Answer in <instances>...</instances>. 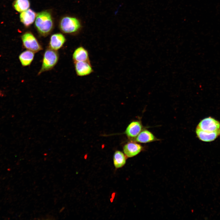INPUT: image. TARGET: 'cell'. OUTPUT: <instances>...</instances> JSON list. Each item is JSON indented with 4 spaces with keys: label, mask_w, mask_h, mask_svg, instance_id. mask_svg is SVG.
Segmentation results:
<instances>
[{
    "label": "cell",
    "mask_w": 220,
    "mask_h": 220,
    "mask_svg": "<svg viewBox=\"0 0 220 220\" xmlns=\"http://www.w3.org/2000/svg\"><path fill=\"white\" fill-rule=\"evenodd\" d=\"M59 27L63 32L73 34L80 31L82 25L80 21L77 18L66 16L62 18L59 23Z\"/></svg>",
    "instance_id": "cell-3"
},
{
    "label": "cell",
    "mask_w": 220,
    "mask_h": 220,
    "mask_svg": "<svg viewBox=\"0 0 220 220\" xmlns=\"http://www.w3.org/2000/svg\"><path fill=\"white\" fill-rule=\"evenodd\" d=\"M59 59V54L57 51L48 47L43 53L41 67L38 75L53 69L57 64Z\"/></svg>",
    "instance_id": "cell-2"
},
{
    "label": "cell",
    "mask_w": 220,
    "mask_h": 220,
    "mask_svg": "<svg viewBox=\"0 0 220 220\" xmlns=\"http://www.w3.org/2000/svg\"><path fill=\"white\" fill-rule=\"evenodd\" d=\"M66 41L64 36L61 33L52 35L50 37L48 47L57 51L61 48Z\"/></svg>",
    "instance_id": "cell-7"
},
{
    "label": "cell",
    "mask_w": 220,
    "mask_h": 220,
    "mask_svg": "<svg viewBox=\"0 0 220 220\" xmlns=\"http://www.w3.org/2000/svg\"><path fill=\"white\" fill-rule=\"evenodd\" d=\"M196 132L198 138L204 142L213 141L220 135V129L217 131L209 132L203 131L197 127Z\"/></svg>",
    "instance_id": "cell-8"
},
{
    "label": "cell",
    "mask_w": 220,
    "mask_h": 220,
    "mask_svg": "<svg viewBox=\"0 0 220 220\" xmlns=\"http://www.w3.org/2000/svg\"><path fill=\"white\" fill-rule=\"evenodd\" d=\"M35 53L33 52L27 50L22 52L19 56V59L22 65L24 67L30 65L34 60Z\"/></svg>",
    "instance_id": "cell-13"
},
{
    "label": "cell",
    "mask_w": 220,
    "mask_h": 220,
    "mask_svg": "<svg viewBox=\"0 0 220 220\" xmlns=\"http://www.w3.org/2000/svg\"><path fill=\"white\" fill-rule=\"evenodd\" d=\"M64 209H65L64 207H62L60 210L59 212L61 213V212H62L64 210Z\"/></svg>",
    "instance_id": "cell-17"
},
{
    "label": "cell",
    "mask_w": 220,
    "mask_h": 220,
    "mask_svg": "<svg viewBox=\"0 0 220 220\" xmlns=\"http://www.w3.org/2000/svg\"><path fill=\"white\" fill-rule=\"evenodd\" d=\"M153 134L147 130L140 132L136 139V141L141 143H147L157 140Z\"/></svg>",
    "instance_id": "cell-14"
},
{
    "label": "cell",
    "mask_w": 220,
    "mask_h": 220,
    "mask_svg": "<svg viewBox=\"0 0 220 220\" xmlns=\"http://www.w3.org/2000/svg\"><path fill=\"white\" fill-rule=\"evenodd\" d=\"M36 16V13L34 11L31 9H28L21 13L20 19L25 26L28 27L33 23Z\"/></svg>",
    "instance_id": "cell-11"
},
{
    "label": "cell",
    "mask_w": 220,
    "mask_h": 220,
    "mask_svg": "<svg viewBox=\"0 0 220 220\" xmlns=\"http://www.w3.org/2000/svg\"><path fill=\"white\" fill-rule=\"evenodd\" d=\"M23 46L28 50L37 53L43 49L41 44L30 32H26L21 36Z\"/></svg>",
    "instance_id": "cell-4"
},
{
    "label": "cell",
    "mask_w": 220,
    "mask_h": 220,
    "mask_svg": "<svg viewBox=\"0 0 220 220\" xmlns=\"http://www.w3.org/2000/svg\"><path fill=\"white\" fill-rule=\"evenodd\" d=\"M35 25L39 34L45 37L49 34L53 28V23L51 14L47 11L38 13L36 16Z\"/></svg>",
    "instance_id": "cell-1"
},
{
    "label": "cell",
    "mask_w": 220,
    "mask_h": 220,
    "mask_svg": "<svg viewBox=\"0 0 220 220\" xmlns=\"http://www.w3.org/2000/svg\"><path fill=\"white\" fill-rule=\"evenodd\" d=\"M113 161L114 166L117 169L121 168L125 165L126 158L123 152L117 150L114 153Z\"/></svg>",
    "instance_id": "cell-15"
},
{
    "label": "cell",
    "mask_w": 220,
    "mask_h": 220,
    "mask_svg": "<svg viewBox=\"0 0 220 220\" xmlns=\"http://www.w3.org/2000/svg\"><path fill=\"white\" fill-rule=\"evenodd\" d=\"M74 63L75 71L78 76L88 75L94 72L90 61H79Z\"/></svg>",
    "instance_id": "cell-6"
},
{
    "label": "cell",
    "mask_w": 220,
    "mask_h": 220,
    "mask_svg": "<svg viewBox=\"0 0 220 220\" xmlns=\"http://www.w3.org/2000/svg\"><path fill=\"white\" fill-rule=\"evenodd\" d=\"M197 127L205 131L215 132L220 129V122L214 118L209 117L201 120Z\"/></svg>",
    "instance_id": "cell-5"
},
{
    "label": "cell",
    "mask_w": 220,
    "mask_h": 220,
    "mask_svg": "<svg viewBox=\"0 0 220 220\" xmlns=\"http://www.w3.org/2000/svg\"><path fill=\"white\" fill-rule=\"evenodd\" d=\"M13 6L15 10L22 12L28 9L30 2L29 0H15Z\"/></svg>",
    "instance_id": "cell-16"
},
{
    "label": "cell",
    "mask_w": 220,
    "mask_h": 220,
    "mask_svg": "<svg viewBox=\"0 0 220 220\" xmlns=\"http://www.w3.org/2000/svg\"><path fill=\"white\" fill-rule=\"evenodd\" d=\"M142 128L141 124L139 121L132 122L127 128L125 134L129 137H135L141 132Z\"/></svg>",
    "instance_id": "cell-12"
},
{
    "label": "cell",
    "mask_w": 220,
    "mask_h": 220,
    "mask_svg": "<svg viewBox=\"0 0 220 220\" xmlns=\"http://www.w3.org/2000/svg\"><path fill=\"white\" fill-rule=\"evenodd\" d=\"M74 62L79 61H90L88 50L82 46L77 47L72 56Z\"/></svg>",
    "instance_id": "cell-10"
},
{
    "label": "cell",
    "mask_w": 220,
    "mask_h": 220,
    "mask_svg": "<svg viewBox=\"0 0 220 220\" xmlns=\"http://www.w3.org/2000/svg\"><path fill=\"white\" fill-rule=\"evenodd\" d=\"M142 150L140 145L134 142H129L123 147V151L125 156L129 158L132 157L138 154Z\"/></svg>",
    "instance_id": "cell-9"
}]
</instances>
